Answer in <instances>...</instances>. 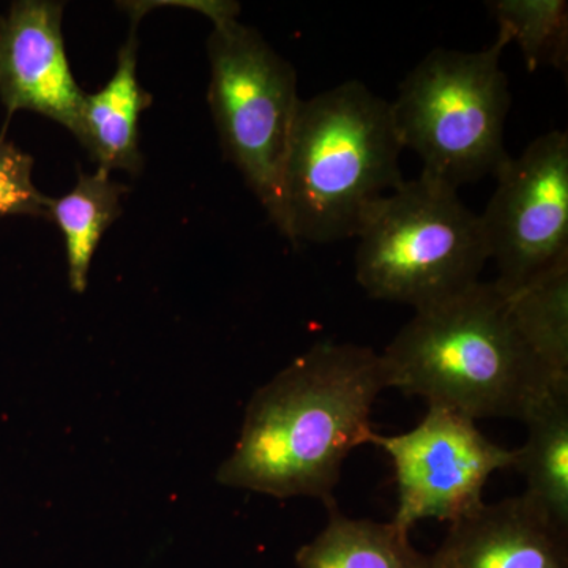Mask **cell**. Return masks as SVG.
I'll return each mask as SVG.
<instances>
[{
  "mask_svg": "<svg viewBox=\"0 0 568 568\" xmlns=\"http://www.w3.org/2000/svg\"><path fill=\"white\" fill-rule=\"evenodd\" d=\"M523 342L560 383H568V264L508 297Z\"/></svg>",
  "mask_w": 568,
  "mask_h": 568,
  "instance_id": "cell-15",
  "label": "cell"
},
{
  "mask_svg": "<svg viewBox=\"0 0 568 568\" xmlns=\"http://www.w3.org/2000/svg\"><path fill=\"white\" fill-rule=\"evenodd\" d=\"M129 186L112 181L111 173L78 171L77 185L50 201L48 220L58 224L65 242L69 283L74 293L88 287L89 271L103 234L122 213V196Z\"/></svg>",
  "mask_w": 568,
  "mask_h": 568,
  "instance_id": "cell-13",
  "label": "cell"
},
{
  "mask_svg": "<svg viewBox=\"0 0 568 568\" xmlns=\"http://www.w3.org/2000/svg\"><path fill=\"white\" fill-rule=\"evenodd\" d=\"M33 159L0 134V216L24 215L48 220L51 197L32 181Z\"/></svg>",
  "mask_w": 568,
  "mask_h": 568,
  "instance_id": "cell-17",
  "label": "cell"
},
{
  "mask_svg": "<svg viewBox=\"0 0 568 568\" xmlns=\"http://www.w3.org/2000/svg\"><path fill=\"white\" fill-rule=\"evenodd\" d=\"M525 424L528 439L514 462L526 478L525 495L568 530V390L552 395Z\"/></svg>",
  "mask_w": 568,
  "mask_h": 568,
  "instance_id": "cell-14",
  "label": "cell"
},
{
  "mask_svg": "<svg viewBox=\"0 0 568 568\" xmlns=\"http://www.w3.org/2000/svg\"><path fill=\"white\" fill-rule=\"evenodd\" d=\"M207 54V102L224 156L282 230L284 162L301 104L297 74L237 18L213 22Z\"/></svg>",
  "mask_w": 568,
  "mask_h": 568,
  "instance_id": "cell-6",
  "label": "cell"
},
{
  "mask_svg": "<svg viewBox=\"0 0 568 568\" xmlns=\"http://www.w3.org/2000/svg\"><path fill=\"white\" fill-rule=\"evenodd\" d=\"M355 237L366 294L416 312L465 293L489 261L480 216L458 190L422 174L379 201Z\"/></svg>",
  "mask_w": 568,
  "mask_h": 568,
  "instance_id": "cell-4",
  "label": "cell"
},
{
  "mask_svg": "<svg viewBox=\"0 0 568 568\" xmlns=\"http://www.w3.org/2000/svg\"><path fill=\"white\" fill-rule=\"evenodd\" d=\"M495 178V193L478 216L495 284L510 297L568 264V134H541Z\"/></svg>",
  "mask_w": 568,
  "mask_h": 568,
  "instance_id": "cell-7",
  "label": "cell"
},
{
  "mask_svg": "<svg viewBox=\"0 0 568 568\" xmlns=\"http://www.w3.org/2000/svg\"><path fill=\"white\" fill-rule=\"evenodd\" d=\"M392 104L358 81L301 100L283 171V224L294 245L355 237L402 185Z\"/></svg>",
  "mask_w": 568,
  "mask_h": 568,
  "instance_id": "cell-3",
  "label": "cell"
},
{
  "mask_svg": "<svg viewBox=\"0 0 568 568\" xmlns=\"http://www.w3.org/2000/svg\"><path fill=\"white\" fill-rule=\"evenodd\" d=\"M387 388L381 354L321 342L295 357L246 406L244 426L216 480L224 487L335 504L351 452L368 446L373 406Z\"/></svg>",
  "mask_w": 568,
  "mask_h": 568,
  "instance_id": "cell-1",
  "label": "cell"
},
{
  "mask_svg": "<svg viewBox=\"0 0 568 568\" xmlns=\"http://www.w3.org/2000/svg\"><path fill=\"white\" fill-rule=\"evenodd\" d=\"M432 568H568V530L528 496L481 504L450 523Z\"/></svg>",
  "mask_w": 568,
  "mask_h": 568,
  "instance_id": "cell-10",
  "label": "cell"
},
{
  "mask_svg": "<svg viewBox=\"0 0 568 568\" xmlns=\"http://www.w3.org/2000/svg\"><path fill=\"white\" fill-rule=\"evenodd\" d=\"M369 446L392 459L398 491L392 521L409 532L422 519L454 523L476 510L489 477L515 462V450L489 440L476 420L439 406H428L410 432L373 433Z\"/></svg>",
  "mask_w": 568,
  "mask_h": 568,
  "instance_id": "cell-8",
  "label": "cell"
},
{
  "mask_svg": "<svg viewBox=\"0 0 568 568\" xmlns=\"http://www.w3.org/2000/svg\"><path fill=\"white\" fill-rule=\"evenodd\" d=\"M118 54V67L111 80L99 92L85 93L77 140L89 152L99 170H121L138 174L142 170L140 118L153 102L152 93L138 81V22Z\"/></svg>",
  "mask_w": 568,
  "mask_h": 568,
  "instance_id": "cell-11",
  "label": "cell"
},
{
  "mask_svg": "<svg viewBox=\"0 0 568 568\" xmlns=\"http://www.w3.org/2000/svg\"><path fill=\"white\" fill-rule=\"evenodd\" d=\"M63 3L20 0L0 17V102L7 123L32 111L80 132L82 100L62 36Z\"/></svg>",
  "mask_w": 568,
  "mask_h": 568,
  "instance_id": "cell-9",
  "label": "cell"
},
{
  "mask_svg": "<svg viewBox=\"0 0 568 568\" xmlns=\"http://www.w3.org/2000/svg\"><path fill=\"white\" fill-rule=\"evenodd\" d=\"M507 44L497 33L488 50L437 48L399 85L392 114L403 149L424 163L422 175L458 190L510 159L504 129L511 99L500 69Z\"/></svg>",
  "mask_w": 568,
  "mask_h": 568,
  "instance_id": "cell-5",
  "label": "cell"
},
{
  "mask_svg": "<svg viewBox=\"0 0 568 568\" xmlns=\"http://www.w3.org/2000/svg\"><path fill=\"white\" fill-rule=\"evenodd\" d=\"M327 526L295 555L298 568H432L396 523L346 517L327 507Z\"/></svg>",
  "mask_w": 568,
  "mask_h": 568,
  "instance_id": "cell-12",
  "label": "cell"
},
{
  "mask_svg": "<svg viewBox=\"0 0 568 568\" xmlns=\"http://www.w3.org/2000/svg\"><path fill=\"white\" fill-rule=\"evenodd\" d=\"M387 388L473 418L526 422L568 390L519 336L508 297L478 282L443 304L418 310L381 354Z\"/></svg>",
  "mask_w": 568,
  "mask_h": 568,
  "instance_id": "cell-2",
  "label": "cell"
},
{
  "mask_svg": "<svg viewBox=\"0 0 568 568\" xmlns=\"http://www.w3.org/2000/svg\"><path fill=\"white\" fill-rule=\"evenodd\" d=\"M488 9L499 33L517 43L530 71L540 67L564 70L568 58L566 0H495Z\"/></svg>",
  "mask_w": 568,
  "mask_h": 568,
  "instance_id": "cell-16",
  "label": "cell"
}]
</instances>
